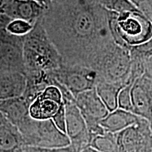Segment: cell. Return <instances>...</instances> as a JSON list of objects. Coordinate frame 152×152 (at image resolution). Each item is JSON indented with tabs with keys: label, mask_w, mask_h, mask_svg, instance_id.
Wrapping results in <instances>:
<instances>
[{
	"label": "cell",
	"mask_w": 152,
	"mask_h": 152,
	"mask_svg": "<svg viewBox=\"0 0 152 152\" xmlns=\"http://www.w3.org/2000/svg\"><path fill=\"white\" fill-rule=\"evenodd\" d=\"M56 85H50L38 95L29 106V115L36 121H46L52 119L63 104L61 91Z\"/></svg>",
	"instance_id": "11"
},
{
	"label": "cell",
	"mask_w": 152,
	"mask_h": 152,
	"mask_svg": "<svg viewBox=\"0 0 152 152\" xmlns=\"http://www.w3.org/2000/svg\"><path fill=\"white\" fill-rule=\"evenodd\" d=\"M75 102L86 123L91 141L106 132L101 126L100 121L109 113L96 92V89L80 93L75 97Z\"/></svg>",
	"instance_id": "7"
},
{
	"label": "cell",
	"mask_w": 152,
	"mask_h": 152,
	"mask_svg": "<svg viewBox=\"0 0 152 152\" xmlns=\"http://www.w3.org/2000/svg\"><path fill=\"white\" fill-rule=\"evenodd\" d=\"M29 106L23 96L0 100V112L17 128L30 117Z\"/></svg>",
	"instance_id": "17"
},
{
	"label": "cell",
	"mask_w": 152,
	"mask_h": 152,
	"mask_svg": "<svg viewBox=\"0 0 152 152\" xmlns=\"http://www.w3.org/2000/svg\"><path fill=\"white\" fill-rule=\"evenodd\" d=\"M45 152H79L77 151L75 148H73L70 144L69 146L65 147H61V148H56V149H45Z\"/></svg>",
	"instance_id": "24"
},
{
	"label": "cell",
	"mask_w": 152,
	"mask_h": 152,
	"mask_svg": "<svg viewBox=\"0 0 152 152\" xmlns=\"http://www.w3.org/2000/svg\"><path fill=\"white\" fill-rule=\"evenodd\" d=\"M46 9L34 0H0V14L10 20L20 19L35 25Z\"/></svg>",
	"instance_id": "13"
},
{
	"label": "cell",
	"mask_w": 152,
	"mask_h": 152,
	"mask_svg": "<svg viewBox=\"0 0 152 152\" xmlns=\"http://www.w3.org/2000/svg\"><path fill=\"white\" fill-rule=\"evenodd\" d=\"M23 37L11 35L0 28V73L19 71L26 74L23 58Z\"/></svg>",
	"instance_id": "9"
},
{
	"label": "cell",
	"mask_w": 152,
	"mask_h": 152,
	"mask_svg": "<svg viewBox=\"0 0 152 152\" xmlns=\"http://www.w3.org/2000/svg\"><path fill=\"white\" fill-rule=\"evenodd\" d=\"M102 0H52L41 18L63 63L94 70L116 45Z\"/></svg>",
	"instance_id": "1"
},
{
	"label": "cell",
	"mask_w": 152,
	"mask_h": 152,
	"mask_svg": "<svg viewBox=\"0 0 152 152\" xmlns=\"http://www.w3.org/2000/svg\"><path fill=\"white\" fill-rule=\"evenodd\" d=\"M129 52L132 61L146 65L147 61L152 57V38L141 45L130 47Z\"/></svg>",
	"instance_id": "20"
},
{
	"label": "cell",
	"mask_w": 152,
	"mask_h": 152,
	"mask_svg": "<svg viewBox=\"0 0 152 152\" xmlns=\"http://www.w3.org/2000/svg\"><path fill=\"white\" fill-rule=\"evenodd\" d=\"M124 85L119 83H109L98 80L95 89L104 105L109 112L115 111L118 108V94Z\"/></svg>",
	"instance_id": "18"
},
{
	"label": "cell",
	"mask_w": 152,
	"mask_h": 152,
	"mask_svg": "<svg viewBox=\"0 0 152 152\" xmlns=\"http://www.w3.org/2000/svg\"><path fill=\"white\" fill-rule=\"evenodd\" d=\"M94 71L98 73L101 80L124 86L130 84L131 58L129 50L115 45L101 59Z\"/></svg>",
	"instance_id": "5"
},
{
	"label": "cell",
	"mask_w": 152,
	"mask_h": 152,
	"mask_svg": "<svg viewBox=\"0 0 152 152\" xmlns=\"http://www.w3.org/2000/svg\"><path fill=\"white\" fill-rule=\"evenodd\" d=\"M61 85L75 97L80 93L95 88L99 76L92 68L81 65H71L63 63L54 71H49Z\"/></svg>",
	"instance_id": "6"
},
{
	"label": "cell",
	"mask_w": 152,
	"mask_h": 152,
	"mask_svg": "<svg viewBox=\"0 0 152 152\" xmlns=\"http://www.w3.org/2000/svg\"><path fill=\"white\" fill-rule=\"evenodd\" d=\"M52 120L57 127L58 130H60L61 132L66 133V109L64 103L61 105L59 109L57 111V113L55 114V115L52 118Z\"/></svg>",
	"instance_id": "23"
},
{
	"label": "cell",
	"mask_w": 152,
	"mask_h": 152,
	"mask_svg": "<svg viewBox=\"0 0 152 152\" xmlns=\"http://www.w3.org/2000/svg\"><path fill=\"white\" fill-rule=\"evenodd\" d=\"M34 1H37V3H39L41 6H42L43 7H45L46 9V10L48 9L49 5L52 3V0H34Z\"/></svg>",
	"instance_id": "25"
},
{
	"label": "cell",
	"mask_w": 152,
	"mask_h": 152,
	"mask_svg": "<svg viewBox=\"0 0 152 152\" xmlns=\"http://www.w3.org/2000/svg\"><path fill=\"white\" fill-rule=\"evenodd\" d=\"M66 109V134L73 148L81 152L90 147L91 139L85 121L75 101L64 102Z\"/></svg>",
	"instance_id": "10"
},
{
	"label": "cell",
	"mask_w": 152,
	"mask_h": 152,
	"mask_svg": "<svg viewBox=\"0 0 152 152\" xmlns=\"http://www.w3.org/2000/svg\"><path fill=\"white\" fill-rule=\"evenodd\" d=\"M25 146L18 128L0 112V152H19Z\"/></svg>",
	"instance_id": "15"
},
{
	"label": "cell",
	"mask_w": 152,
	"mask_h": 152,
	"mask_svg": "<svg viewBox=\"0 0 152 152\" xmlns=\"http://www.w3.org/2000/svg\"><path fill=\"white\" fill-rule=\"evenodd\" d=\"M119 152H152L151 124L140 117L137 124L116 133Z\"/></svg>",
	"instance_id": "8"
},
{
	"label": "cell",
	"mask_w": 152,
	"mask_h": 152,
	"mask_svg": "<svg viewBox=\"0 0 152 152\" xmlns=\"http://www.w3.org/2000/svg\"><path fill=\"white\" fill-rule=\"evenodd\" d=\"M18 129L25 144L29 147L50 149L71 144L67 134L58 130L52 119L36 121L29 117Z\"/></svg>",
	"instance_id": "4"
},
{
	"label": "cell",
	"mask_w": 152,
	"mask_h": 152,
	"mask_svg": "<svg viewBox=\"0 0 152 152\" xmlns=\"http://www.w3.org/2000/svg\"><path fill=\"white\" fill-rule=\"evenodd\" d=\"M146 72L152 76V57L150 58L146 63Z\"/></svg>",
	"instance_id": "26"
},
{
	"label": "cell",
	"mask_w": 152,
	"mask_h": 152,
	"mask_svg": "<svg viewBox=\"0 0 152 152\" xmlns=\"http://www.w3.org/2000/svg\"><path fill=\"white\" fill-rule=\"evenodd\" d=\"M81 152H100V151H97V150L93 149V148L91 147H87L85 148V149H83Z\"/></svg>",
	"instance_id": "27"
},
{
	"label": "cell",
	"mask_w": 152,
	"mask_h": 152,
	"mask_svg": "<svg viewBox=\"0 0 152 152\" xmlns=\"http://www.w3.org/2000/svg\"><path fill=\"white\" fill-rule=\"evenodd\" d=\"M23 39V58L26 74L52 71L62 65V57L49 39L41 19Z\"/></svg>",
	"instance_id": "2"
},
{
	"label": "cell",
	"mask_w": 152,
	"mask_h": 152,
	"mask_svg": "<svg viewBox=\"0 0 152 152\" xmlns=\"http://www.w3.org/2000/svg\"><path fill=\"white\" fill-rule=\"evenodd\" d=\"M140 118V116L132 112L118 108L115 111L109 112L100 121V125L106 132L118 133L128 127L137 124Z\"/></svg>",
	"instance_id": "16"
},
{
	"label": "cell",
	"mask_w": 152,
	"mask_h": 152,
	"mask_svg": "<svg viewBox=\"0 0 152 152\" xmlns=\"http://www.w3.org/2000/svg\"><path fill=\"white\" fill-rule=\"evenodd\" d=\"M132 83H130L123 87L118 94V105L121 109L125 110L130 112L132 111V101H131V87Z\"/></svg>",
	"instance_id": "22"
},
{
	"label": "cell",
	"mask_w": 152,
	"mask_h": 152,
	"mask_svg": "<svg viewBox=\"0 0 152 152\" xmlns=\"http://www.w3.org/2000/svg\"><path fill=\"white\" fill-rule=\"evenodd\" d=\"M90 147L100 152H119L116 133L105 132L92 139Z\"/></svg>",
	"instance_id": "19"
},
{
	"label": "cell",
	"mask_w": 152,
	"mask_h": 152,
	"mask_svg": "<svg viewBox=\"0 0 152 152\" xmlns=\"http://www.w3.org/2000/svg\"><path fill=\"white\" fill-rule=\"evenodd\" d=\"M130 94L132 113L152 125V76L145 71L137 78L131 87Z\"/></svg>",
	"instance_id": "12"
},
{
	"label": "cell",
	"mask_w": 152,
	"mask_h": 152,
	"mask_svg": "<svg viewBox=\"0 0 152 152\" xmlns=\"http://www.w3.org/2000/svg\"><path fill=\"white\" fill-rule=\"evenodd\" d=\"M151 132H152V125H151Z\"/></svg>",
	"instance_id": "28"
},
{
	"label": "cell",
	"mask_w": 152,
	"mask_h": 152,
	"mask_svg": "<svg viewBox=\"0 0 152 152\" xmlns=\"http://www.w3.org/2000/svg\"><path fill=\"white\" fill-rule=\"evenodd\" d=\"M26 74L19 71L0 73V100L22 96L26 87Z\"/></svg>",
	"instance_id": "14"
},
{
	"label": "cell",
	"mask_w": 152,
	"mask_h": 152,
	"mask_svg": "<svg viewBox=\"0 0 152 152\" xmlns=\"http://www.w3.org/2000/svg\"><path fill=\"white\" fill-rule=\"evenodd\" d=\"M108 18L114 42L120 47L129 50L152 38V23L140 11L118 14L109 10Z\"/></svg>",
	"instance_id": "3"
},
{
	"label": "cell",
	"mask_w": 152,
	"mask_h": 152,
	"mask_svg": "<svg viewBox=\"0 0 152 152\" xmlns=\"http://www.w3.org/2000/svg\"><path fill=\"white\" fill-rule=\"evenodd\" d=\"M35 25L20 19L12 20L6 26L5 30L11 35L24 37L32 31Z\"/></svg>",
	"instance_id": "21"
}]
</instances>
